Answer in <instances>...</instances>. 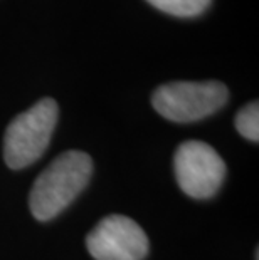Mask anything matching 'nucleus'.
<instances>
[{
	"label": "nucleus",
	"mask_w": 259,
	"mask_h": 260,
	"mask_svg": "<svg viewBox=\"0 0 259 260\" xmlns=\"http://www.w3.org/2000/svg\"><path fill=\"white\" fill-rule=\"evenodd\" d=\"M229 91L219 81H177L153 92L155 111L174 123H194L219 111L227 103Z\"/></svg>",
	"instance_id": "obj_3"
},
{
	"label": "nucleus",
	"mask_w": 259,
	"mask_h": 260,
	"mask_svg": "<svg viewBox=\"0 0 259 260\" xmlns=\"http://www.w3.org/2000/svg\"><path fill=\"white\" fill-rule=\"evenodd\" d=\"M175 176L185 195L211 198L225 178V163L211 145L204 141H185L174 158Z\"/></svg>",
	"instance_id": "obj_4"
},
{
	"label": "nucleus",
	"mask_w": 259,
	"mask_h": 260,
	"mask_svg": "<svg viewBox=\"0 0 259 260\" xmlns=\"http://www.w3.org/2000/svg\"><path fill=\"white\" fill-rule=\"evenodd\" d=\"M57 116V103L51 98H44L14 118L4 138L5 163L10 168L20 170L37 161L51 143Z\"/></svg>",
	"instance_id": "obj_2"
},
{
	"label": "nucleus",
	"mask_w": 259,
	"mask_h": 260,
	"mask_svg": "<svg viewBox=\"0 0 259 260\" xmlns=\"http://www.w3.org/2000/svg\"><path fill=\"white\" fill-rule=\"evenodd\" d=\"M147 2L174 17L190 19L206 12L212 0H147Z\"/></svg>",
	"instance_id": "obj_6"
},
{
	"label": "nucleus",
	"mask_w": 259,
	"mask_h": 260,
	"mask_svg": "<svg viewBox=\"0 0 259 260\" xmlns=\"http://www.w3.org/2000/svg\"><path fill=\"white\" fill-rule=\"evenodd\" d=\"M93 173V161L84 151H66L37 176L31 190L32 215L47 222L63 212L84 190Z\"/></svg>",
	"instance_id": "obj_1"
},
{
	"label": "nucleus",
	"mask_w": 259,
	"mask_h": 260,
	"mask_svg": "<svg viewBox=\"0 0 259 260\" xmlns=\"http://www.w3.org/2000/svg\"><path fill=\"white\" fill-rule=\"evenodd\" d=\"M86 247L96 260H143L148 239L135 220L109 215L88 234Z\"/></svg>",
	"instance_id": "obj_5"
},
{
	"label": "nucleus",
	"mask_w": 259,
	"mask_h": 260,
	"mask_svg": "<svg viewBox=\"0 0 259 260\" xmlns=\"http://www.w3.org/2000/svg\"><path fill=\"white\" fill-rule=\"evenodd\" d=\"M236 129H238L246 140L259 141V104L249 103L236 114Z\"/></svg>",
	"instance_id": "obj_7"
}]
</instances>
